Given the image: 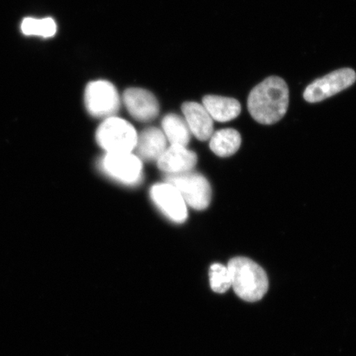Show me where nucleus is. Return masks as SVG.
<instances>
[{
	"mask_svg": "<svg viewBox=\"0 0 356 356\" xmlns=\"http://www.w3.org/2000/svg\"><path fill=\"white\" fill-rule=\"evenodd\" d=\"M289 101L286 82L282 78L270 76L252 88L248 99V108L258 123L273 124L286 115Z\"/></svg>",
	"mask_w": 356,
	"mask_h": 356,
	"instance_id": "nucleus-1",
	"label": "nucleus"
},
{
	"mask_svg": "<svg viewBox=\"0 0 356 356\" xmlns=\"http://www.w3.org/2000/svg\"><path fill=\"white\" fill-rule=\"evenodd\" d=\"M231 287L236 295L247 302H257L268 289V278L261 267L248 257H237L229 261Z\"/></svg>",
	"mask_w": 356,
	"mask_h": 356,
	"instance_id": "nucleus-2",
	"label": "nucleus"
},
{
	"mask_svg": "<svg viewBox=\"0 0 356 356\" xmlns=\"http://www.w3.org/2000/svg\"><path fill=\"white\" fill-rule=\"evenodd\" d=\"M137 138L135 128L130 123L114 117L105 120L96 133L97 143L108 153H131Z\"/></svg>",
	"mask_w": 356,
	"mask_h": 356,
	"instance_id": "nucleus-3",
	"label": "nucleus"
},
{
	"mask_svg": "<svg viewBox=\"0 0 356 356\" xmlns=\"http://www.w3.org/2000/svg\"><path fill=\"white\" fill-rule=\"evenodd\" d=\"M168 184L179 191L185 202L197 211L206 210L211 200V188L203 175L191 171L168 175Z\"/></svg>",
	"mask_w": 356,
	"mask_h": 356,
	"instance_id": "nucleus-4",
	"label": "nucleus"
},
{
	"mask_svg": "<svg viewBox=\"0 0 356 356\" xmlns=\"http://www.w3.org/2000/svg\"><path fill=\"white\" fill-rule=\"evenodd\" d=\"M86 108L92 117L111 118L120 108L117 88L106 80L89 83L86 90Z\"/></svg>",
	"mask_w": 356,
	"mask_h": 356,
	"instance_id": "nucleus-5",
	"label": "nucleus"
},
{
	"mask_svg": "<svg viewBox=\"0 0 356 356\" xmlns=\"http://www.w3.org/2000/svg\"><path fill=\"white\" fill-rule=\"evenodd\" d=\"M356 81L355 71L343 68L333 71L324 77L314 80L305 88V99L310 104L322 102L350 88Z\"/></svg>",
	"mask_w": 356,
	"mask_h": 356,
	"instance_id": "nucleus-6",
	"label": "nucleus"
},
{
	"mask_svg": "<svg viewBox=\"0 0 356 356\" xmlns=\"http://www.w3.org/2000/svg\"><path fill=\"white\" fill-rule=\"evenodd\" d=\"M102 166L108 175L123 184H135L141 178L140 159L131 153H108Z\"/></svg>",
	"mask_w": 356,
	"mask_h": 356,
	"instance_id": "nucleus-7",
	"label": "nucleus"
},
{
	"mask_svg": "<svg viewBox=\"0 0 356 356\" xmlns=\"http://www.w3.org/2000/svg\"><path fill=\"white\" fill-rule=\"evenodd\" d=\"M151 197L169 219L184 222L188 218L186 202L179 191L168 184H156L151 189Z\"/></svg>",
	"mask_w": 356,
	"mask_h": 356,
	"instance_id": "nucleus-8",
	"label": "nucleus"
},
{
	"mask_svg": "<svg viewBox=\"0 0 356 356\" xmlns=\"http://www.w3.org/2000/svg\"><path fill=\"white\" fill-rule=\"evenodd\" d=\"M123 99L129 113L137 121H152L159 114L158 100L146 89L128 88L124 92Z\"/></svg>",
	"mask_w": 356,
	"mask_h": 356,
	"instance_id": "nucleus-9",
	"label": "nucleus"
},
{
	"mask_svg": "<svg viewBox=\"0 0 356 356\" xmlns=\"http://www.w3.org/2000/svg\"><path fill=\"white\" fill-rule=\"evenodd\" d=\"M197 163V156L193 151L185 146L171 145L159 159L158 167L168 175H176L193 170Z\"/></svg>",
	"mask_w": 356,
	"mask_h": 356,
	"instance_id": "nucleus-10",
	"label": "nucleus"
},
{
	"mask_svg": "<svg viewBox=\"0 0 356 356\" xmlns=\"http://www.w3.org/2000/svg\"><path fill=\"white\" fill-rule=\"evenodd\" d=\"M181 110L193 135L202 141L210 140L213 133V119L204 106L189 102L182 105Z\"/></svg>",
	"mask_w": 356,
	"mask_h": 356,
	"instance_id": "nucleus-11",
	"label": "nucleus"
},
{
	"mask_svg": "<svg viewBox=\"0 0 356 356\" xmlns=\"http://www.w3.org/2000/svg\"><path fill=\"white\" fill-rule=\"evenodd\" d=\"M167 149L165 135L157 128L146 129L137 138V157L145 161H154L161 157Z\"/></svg>",
	"mask_w": 356,
	"mask_h": 356,
	"instance_id": "nucleus-12",
	"label": "nucleus"
},
{
	"mask_svg": "<svg viewBox=\"0 0 356 356\" xmlns=\"http://www.w3.org/2000/svg\"><path fill=\"white\" fill-rule=\"evenodd\" d=\"M203 106L213 120L227 122L238 118L241 113V104L231 97L207 95L203 99Z\"/></svg>",
	"mask_w": 356,
	"mask_h": 356,
	"instance_id": "nucleus-13",
	"label": "nucleus"
},
{
	"mask_svg": "<svg viewBox=\"0 0 356 356\" xmlns=\"http://www.w3.org/2000/svg\"><path fill=\"white\" fill-rule=\"evenodd\" d=\"M241 136L234 129H224L213 133L211 137V149L221 158L234 155L241 145Z\"/></svg>",
	"mask_w": 356,
	"mask_h": 356,
	"instance_id": "nucleus-14",
	"label": "nucleus"
},
{
	"mask_svg": "<svg viewBox=\"0 0 356 356\" xmlns=\"http://www.w3.org/2000/svg\"><path fill=\"white\" fill-rule=\"evenodd\" d=\"M164 135L173 145L186 146L191 139V131L186 120L176 114H168L163 118Z\"/></svg>",
	"mask_w": 356,
	"mask_h": 356,
	"instance_id": "nucleus-15",
	"label": "nucleus"
},
{
	"mask_svg": "<svg viewBox=\"0 0 356 356\" xmlns=\"http://www.w3.org/2000/svg\"><path fill=\"white\" fill-rule=\"evenodd\" d=\"M211 287L213 291L222 293L231 287V278L228 267L216 264L210 269Z\"/></svg>",
	"mask_w": 356,
	"mask_h": 356,
	"instance_id": "nucleus-16",
	"label": "nucleus"
},
{
	"mask_svg": "<svg viewBox=\"0 0 356 356\" xmlns=\"http://www.w3.org/2000/svg\"><path fill=\"white\" fill-rule=\"evenodd\" d=\"M56 33V24L52 19H38V33L44 38H50Z\"/></svg>",
	"mask_w": 356,
	"mask_h": 356,
	"instance_id": "nucleus-17",
	"label": "nucleus"
},
{
	"mask_svg": "<svg viewBox=\"0 0 356 356\" xmlns=\"http://www.w3.org/2000/svg\"><path fill=\"white\" fill-rule=\"evenodd\" d=\"M38 19H26L22 22V30L26 35H37Z\"/></svg>",
	"mask_w": 356,
	"mask_h": 356,
	"instance_id": "nucleus-18",
	"label": "nucleus"
}]
</instances>
